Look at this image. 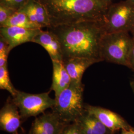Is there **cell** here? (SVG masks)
Instances as JSON below:
<instances>
[{
    "label": "cell",
    "instance_id": "18",
    "mask_svg": "<svg viewBox=\"0 0 134 134\" xmlns=\"http://www.w3.org/2000/svg\"><path fill=\"white\" fill-rule=\"evenodd\" d=\"M10 51L8 43L0 37V67L7 65L8 57Z\"/></svg>",
    "mask_w": 134,
    "mask_h": 134
},
{
    "label": "cell",
    "instance_id": "28",
    "mask_svg": "<svg viewBox=\"0 0 134 134\" xmlns=\"http://www.w3.org/2000/svg\"></svg>",
    "mask_w": 134,
    "mask_h": 134
},
{
    "label": "cell",
    "instance_id": "2",
    "mask_svg": "<svg viewBox=\"0 0 134 134\" xmlns=\"http://www.w3.org/2000/svg\"><path fill=\"white\" fill-rule=\"evenodd\" d=\"M40 1L47 10L50 27L85 20H102L109 6L103 0Z\"/></svg>",
    "mask_w": 134,
    "mask_h": 134
},
{
    "label": "cell",
    "instance_id": "8",
    "mask_svg": "<svg viewBox=\"0 0 134 134\" xmlns=\"http://www.w3.org/2000/svg\"><path fill=\"white\" fill-rule=\"evenodd\" d=\"M66 124L52 111L44 113L35 118L28 134H60Z\"/></svg>",
    "mask_w": 134,
    "mask_h": 134
},
{
    "label": "cell",
    "instance_id": "16",
    "mask_svg": "<svg viewBox=\"0 0 134 134\" xmlns=\"http://www.w3.org/2000/svg\"><path fill=\"white\" fill-rule=\"evenodd\" d=\"M4 26H17L32 29H42L41 26L31 21L27 15L21 10L16 11L1 27Z\"/></svg>",
    "mask_w": 134,
    "mask_h": 134
},
{
    "label": "cell",
    "instance_id": "23",
    "mask_svg": "<svg viewBox=\"0 0 134 134\" xmlns=\"http://www.w3.org/2000/svg\"><path fill=\"white\" fill-rule=\"evenodd\" d=\"M121 134H134V127H131L127 129L122 130Z\"/></svg>",
    "mask_w": 134,
    "mask_h": 134
},
{
    "label": "cell",
    "instance_id": "10",
    "mask_svg": "<svg viewBox=\"0 0 134 134\" xmlns=\"http://www.w3.org/2000/svg\"><path fill=\"white\" fill-rule=\"evenodd\" d=\"M21 119L18 107L12 98L9 97L0 110L1 130L12 134H19L18 130L20 126Z\"/></svg>",
    "mask_w": 134,
    "mask_h": 134
},
{
    "label": "cell",
    "instance_id": "7",
    "mask_svg": "<svg viewBox=\"0 0 134 134\" xmlns=\"http://www.w3.org/2000/svg\"><path fill=\"white\" fill-rule=\"evenodd\" d=\"M86 110L96 118L108 129L115 132L127 129L132 126L121 116L113 111L97 106L86 104Z\"/></svg>",
    "mask_w": 134,
    "mask_h": 134
},
{
    "label": "cell",
    "instance_id": "14",
    "mask_svg": "<svg viewBox=\"0 0 134 134\" xmlns=\"http://www.w3.org/2000/svg\"><path fill=\"white\" fill-rule=\"evenodd\" d=\"M53 76L51 90L55 92L56 98L71 83V79L62 61H52Z\"/></svg>",
    "mask_w": 134,
    "mask_h": 134
},
{
    "label": "cell",
    "instance_id": "17",
    "mask_svg": "<svg viewBox=\"0 0 134 134\" xmlns=\"http://www.w3.org/2000/svg\"><path fill=\"white\" fill-rule=\"evenodd\" d=\"M7 66L0 67V88L8 91L12 96H13L18 90L15 88L10 81Z\"/></svg>",
    "mask_w": 134,
    "mask_h": 134
},
{
    "label": "cell",
    "instance_id": "4",
    "mask_svg": "<svg viewBox=\"0 0 134 134\" xmlns=\"http://www.w3.org/2000/svg\"><path fill=\"white\" fill-rule=\"evenodd\" d=\"M129 32L106 33L102 39L100 57L106 61L129 68L130 54L134 40Z\"/></svg>",
    "mask_w": 134,
    "mask_h": 134
},
{
    "label": "cell",
    "instance_id": "20",
    "mask_svg": "<svg viewBox=\"0 0 134 134\" xmlns=\"http://www.w3.org/2000/svg\"><path fill=\"white\" fill-rule=\"evenodd\" d=\"M15 12L16 10L9 7L0 5V27L2 26L10 16Z\"/></svg>",
    "mask_w": 134,
    "mask_h": 134
},
{
    "label": "cell",
    "instance_id": "5",
    "mask_svg": "<svg viewBox=\"0 0 134 134\" xmlns=\"http://www.w3.org/2000/svg\"><path fill=\"white\" fill-rule=\"evenodd\" d=\"M102 21L106 33L130 32L134 21V4L128 0L111 4Z\"/></svg>",
    "mask_w": 134,
    "mask_h": 134
},
{
    "label": "cell",
    "instance_id": "19",
    "mask_svg": "<svg viewBox=\"0 0 134 134\" xmlns=\"http://www.w3.org/2000/svg\"><path fill=\"white\" fill-rule=\"evenodd\" d=\"M29 0H0V5L18 11L21 9L27 4Z\"/></svg>",
    "mask_w": 134,
    "mask_h": 134
},
{
    "label": "cell",
    "instance_id": "9",
    "mask_svg": "<svg viewBox=\"0 0 134 134\" xmlns=\"http://www.w3.org/2000/svg\"><path fill=\"white\" fill-rule=\"evenodd\" d=\"M42 29H26L17 26H4L0 28V37L8 43L11 50L24 43L32 42Z\"/></svg>",
    "mask_w": 134,
    "mask_h": 134
},
{
    "label": "cell",
    "instance_id": "3",
    "mask_svg": "<svg viewBox=\"0 0 134 134\" xmlns=\"http://www.w3.org/2000/svg\"><path fill=\"white\" fill-rule=\"evenodd\" d=\"M84 85L71 82L70 85L56 98L52 112L66 123L76 122L86 112L83 102Z\"/></svg>",
    "mask_w": 134,
    "mask_h": 134
},
{
    "label": "cell",
    "instance_id": "1",
    "mask_svg": "<svg viewBox=\"0 0 134 134\" xmlns=\"http://www.w3.org/2000/svg\"><path fill=\"white\" fill-rule=\"evenodd\" d=\"M47 29L59 39L63 60L79 57L102 61L101 43L106 34L102 20L81 21Z\"/></svg>",
    "mask_w": 134,
    "mask_h": 134
},
{
    "label": "cell",
    "instance_id": "22",
    "mask_svg": "<svg viewBox=\"0 0 134 134\" xmlns=\"http://www.w3.org/2000/svg\"><path fill=\"white\" fill-rule=\"evenodd\" d=\"M129 68L131 69L134 72V40L133 44V46L130 54L129 59Z\"/></svg>",
    "mask_w": 134,
    "mask_h": 134
},
{
    "label": "cell",
    "instance_id": "21",
    "mask_svg": "<svg viewBox=\"0 0 134 134\" xmlns=\"http://www.w3.org/2000/svg\"><path fill=\"white\" fill-rule=\"evenodd\" d=\"M60 134H81L80 126L77 122L67 123Z\"/></svg>",
    "mask_w": 134,
    "mask_h": 134
},
{
    "label": "cell",
    "instance_id": "12",
    "mask_svg": "<svg viewBox=\"0 0 134 134\" xmlns=\"http://www.w3.org/2000/svg\"><path fill=\"white\" fill-rule=\"evenodd\" d=\"M63 63L71 79V82H82V77L86 69L91 65L99 62L97 60L85 57L69 58L64 59Z\"/></svg>",
    "mask_w": 134,
    "mask_h": 134
},
{
    "label": "cell",
    "instance_id": "26",
    "mask_svg": "<svg viewBox=\"0 0 134 134\" xmlns=\"http://www.w3.org/2000/svg\"><path fill=\"white\" fill-rule=\"evenodd\" d=\"M103 1L106 4L110 5L111 4V2L113 0H103Z\"/></svg>",
    "mask_w": 134,
    "mask_h": 134
},
{
    "label": "cell",
    "instance_id": "6",
    "mask_svg": "<svg viewBox=\"0 0 134 134\" xmlns=\"http://www.w3.org/2000/svg\"><path fill=\"white\" fill-rule=\"evenodd\" d=\"M49 92L32 94L18 90L12 99L18 107L22 118H27L44 113L46 109H52L55 105V99L49 96Z\"/></svg>",
    "mask_w": 134,
    "mask_h": 134
},
{
    "label": "cell",
    "instance_id": "27",
    "mask_svg": "<svg viewBox=\"0 0 134 134\" xmlns=\"http://www.w3.org/2000/svg\"><path fill=\"white\" fill-rule=\"evenodd\" d=\"M128 1H130V2H131V3H132L134 4V0H128Z\"/></svg>",
    "mask_w": 134,
    "mask_h": 134
},
{
    "label": "cell",
    "instance_id": "13",
    "mask_svg": "<svg viewBox=\"0 0 134 134\" xmlns=\"http://www.w3.org/2000/svg\"><path fill=\"white\" fill-rule=\"evenodd\" d=\"M20 10L23 11L31 21L42 28L50 27L47 10L40 0H29Z\"/></svg>",
    "mask_w": 134,
    "mask_h": 134
},
{
    "label": "cell",
    "instance_id": "15",
    "mask_svg": "<svg viewBox=\"0 0 134 134\" xmlns=\"http://www.w3.org/2000/svg\"><path fill=\"white\" fill-rule=\"evenodd\" d=\"M81 134H114L115 133L108 129L94 116L87 111L77 120Z\"/></svg>",
    "mask_w": 134,
    "mask_h": 134
},
{
    "label": "cell",
    "instance_id": "24",
    "mask_svg": "<svg viewBox=\"0 0 134 134\" xmlns=\"http://www.w3.org/2000/svg\"><path fill=\"white\" fill-rule=\"evenodd\" d=\"M130 86L131 87V89H132V91H133V93H134V76L133 77L130 81Z\"/></svg>",
    "mask_w": 134,
    "mask_h": 134
},
{
    "label": "cell",
    "instance_id": "25",
    "mask_svg": "<svg viewBox=\"0 0 134 134\" xmlns=\"http://www.w3.org/2000/svg\"><path fill=\"white\" fill-rule=\"evenodd\" d=\"M130 32H131V33L132 34V38L134 40V23H133V25H132V29H131V30H130Z\"/></svg>",
    "mask_w": 134,
    "mask_h": 134
},
{
    "label": "cell",
    "instance_id": "11",
    "mask_svg": "<svg viewBox=\"0 0 134 134\" xmlns=\"http://www.w3.org/2000/svg\"><path fill=\"white\" fill-rule=\"evenodd\" d=\"M32 42L40 45L48 52L52 61H62L60 43L57 36L51 30L42 29L34 38Z\"/></svg>",
    "mask_w": 134,
    "mask_h": 134
}]
</instances>
